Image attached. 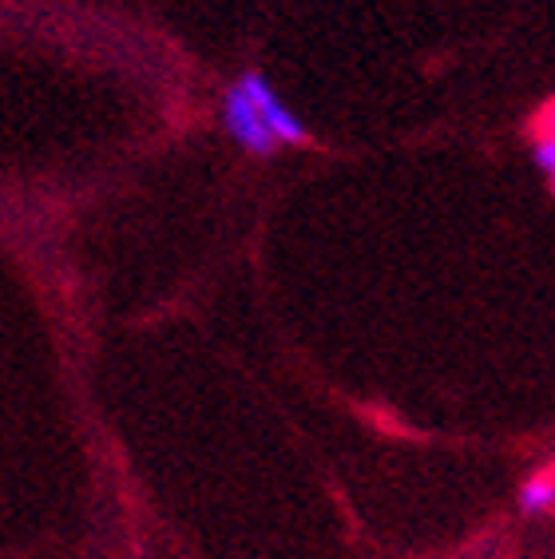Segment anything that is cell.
Returning a JSON list of instances; mask_svg holds the SVG:
<instances>
[{
    "label": "cell",
    "instance_id": "3",
    "mask_svg": "<svg viewBox=\"0 0 555 559\" xmlns=\"http://www.w3.org/2000/svg\"><path fill=\"white\" fill-rule=\"evenodd\" d=\"M523 516H547L555 508V468H540L520 485V496H516Z\"/></svg>",
    "mask_w": 555,
    "mask_h": 559
},
{
    "label": "cell",
    "instance_id": "4",
    "mask_svg": "<svg viewBox=\"0 0 555 559\" xmlns=\"http://www.w3.org/2000/svg\"><path fill=\"white\" fill-rule=\"evenodd\" d=\"M532 163H535V167H540L544 175H555V135H544V140H535Z\"/></svg>",
    "mask_w": 555,
    "mask_h": 559
},
{
    "label": "cell",
    "instance_id": "1",
    "mask_svg": "<svg viewBox=\"0 0 555 559\" xmlns=\"http://www.w3.org/2000/svg\"><path fill=\"white\" fill-rule=\"evenodd\" d=\"M223 128H226V135H231L238 147L250 151V155H274V151L282 147V140L270 131L267 116L258 111V104L250 99V92H246L238 80L226 87V96H223Z\"/></svg>",
    "mask_w": 555,
    "mask_h": 559
},
{
    "label": "cell",
    "instance_id": "2",
    "mask_svg": "<svg viewBox=\"0 0 555 559\" xmlns=\"http://www.w3.org/2000/svg\"><path fill=\"white\" fill-rule=\"evenodd\" d=\"M238 84L250 92V99L258 104V111L267 116V123H270V131H274L278 140L282 143H310V131H306V123H302L294 111L278 99V92H274V84L267 80V72H258V68H250V72H243L238 75Z\"/></svg>",
    "mask_w": 555,
    "mask_h": 559
},
{
    "label": "cell",
    "instance_id": "6",
    "mask_svg": "<svg viewBox=\"0 0 555 559\" xmlns=\"http://www.w3.org/2000/svg\"><path fill=\"white\" fill-rule=\"evenodd\" d=\"M547 183H552V194H555V175H547Z\"/></svg>",
    "mask_w": 555,
    "mask_h": 559
},
{
    "label": "cell",
    "instance_id": "5",
    "mask_svg": "<svg viewBox=\"0 0 555 559\" xmlns=\"http://www.w3.org/2000/svg\"><path fill=\"white\" fill-rule=\"evenodd\" d=\"M544 135H555V104H547L535 119V140H544Z\"/></svg>",
    "mask_w": 555,
    "mask_h": 559
}]
</instances>
